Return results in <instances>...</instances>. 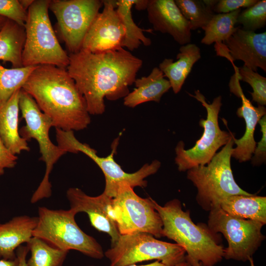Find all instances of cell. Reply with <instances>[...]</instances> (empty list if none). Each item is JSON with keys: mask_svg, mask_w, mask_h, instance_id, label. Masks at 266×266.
Segmentation results:
<instances>
[{"mask_svg": "<svg viewBox=\"0 0 266 266\" xmlns=\"http://www.w3.org/2000/svg\"><path fill=\"white\" fill-rule=\"evenodd\" d=\"M66 70L83 96L90 114L104 113V99L116 100L129 93L142 66L141 59L123 47L91 53L83 50L69 54Z\"/></svg>", "mask_w": 266, "mask_h": 266, "instance_id": "cell-1", "label": "cell"}, {"mask_svg": "<svg viewBox=\"0 0 266 266\" xmlns=\"http://www.w3.org/2000/svg\"><path fill=\"white\" fill-rule=\"evenodd\" d=\"M22 89L32 97L55 128L80 131L90 124L86 100L66 68L38 66Z\"/></svg>", "mask_w": 266, "mask_h": 266, "instance_id": "cell-2", "label": "cell"}, {"mask_svg": "<svg viewBox=\"0 0 266 266\" xmlns=\"http://www.w3.org/2000/svg\"><path fill=\"white\" fill-rule=\"evenodd\" d=\"M153 205L163 223V236L182 246L191 266H214L223 258L224 248L219 243L217 233L203 224L193 221L189 211L182 209L181 202L173 199L164 205L152 199Z\"/></svg>", "mask_w": 266, "mask_h": 266, "instance_id": "cell-3", "label": "cell"}, {"mask_svg": "<svg viewBox=\"0 0 266 266\" xmlns=\"http://www.w3.org/2000/svg\"><path fill=\"white\" fill-rule=\"evenodd\" d=\"M50 0H34L28 9L24 28L23 66L49 65L66 68L69 55L61 46L48 14Z\"/></svg>", "mask_w": 266, "mask_h": 266, "instance_id": "cell-4", "label": "cell"}, {"mask_svg": "<svg viewBox=\"0 0 266 266\" xmlns=\"http://www.w3.org/2000/svg\"><path fill=\"white\" fill-rule=\"evenodd\" d=\"M233 137V135L207 166L187 170V178L197 189V201L206 211L219 207L221 202L229 196L253 195L242 190L234 179L231 166Z\"/></svg>", "mask_w": 266, "mask_h": 266, "instance_id": "cell-5", "label": "cell"}, {"mask_svg": "<svg viewBox=\"0 0 266 266\" xmlns=\"http://www.w3.org/2000/svg\"><path fill=\"white\" fill-rule=\"evenodd\" d=\"M38 215L33 236L63 250H76L96 259L104 256L101 246L78 226L75 220L76 214L71 209L53 210L39 207Z\"/></svg>", "mask_w": 266, "mask_h": 266, "instance_id": "cell-6", "label": "cell"}, {"mask_svg": "<svg viewBox=\"0 0 266 266\" xmlns=\"http://www.w3.org/2000/svg\"><path fill=\"white\" fill-rule=\"evenodd\" d=\"M19 107L26 125L19 130L21 136L27 141L34 139L37 142L41 154L40 160L46 166L44 177L32 196L31 202L36 203L51 196L52 185L49 175L54 165L66 151L52 143L49 131L52 120L42 112L32 97L22 89L20 92Z\"/></svg>", "mask_w": 266, "mask_h": 266, "instance_id": "cell-7", "label": "cell"}, {"mask_svg": "<svg viewBox=\"0 0 266 266\" xmlns=\"http://www.w3.org/2000/svg\"><path fill=\"white\" fill-rule=\"evenodd\" d=\"M56 136L58 145L67 153L82 152L99 166L105 177V188L103 193L112 198L115 197L119 186L123 182L128 183L133 188L135 187H145L147 184L145 178L156 173L161 166L160 162L155 160L151 164L144 165L135 172L127 173L124 171L114 159L119 137L113 141L111 153L105 157H101L89 145L80 142L72 131L56 128Z\"/></svg>", "mask_w": 266, "mask_h": 266, "instance_id": "cell-8", "label": "cell"}, {"mask_svg": "<svg viewBox=\"0 0 266 266\" xmlns=\"http://www.w3.org/2000/svg\"><path fill=\"white\" fill-rule=\"evenodd\" d=\"M184 249L176 243L158 240L147 233L120 234L118 240L104 253L110 266H125L156 260L174 266L185 258Z\"/></svg>", "mask_w": 266, "mask_h": 266, "instance_id": "cell-9", "label": "cell"}, {"mask_svg": "<svg viewBox=\"0 0 266 266\" xmlns=\"http://www.w3.org/2000/svg\"><path fill=\"white\" fill-rule=\"evenodd\" d=\"M195 94L193 95L188 93L205 108L207 117L200 121V125L203 128V134L192 148L185 149L182 141L177 143L175 149V162L180 171L209 163L217 151L225 146L233 135L231 133L221 130L219 126L218 115L222 105V97L218 96L211 103H208L199 90L195 91Z\"/></svg>", "mask_w": 266, "mask_h": 266, "instance_id": "cell-10", "label": "cell"}, {"mask_svg": "<svg viewBox=\"0 0 266 266\" xmlns=\"http://www.w3.org/2000/svg\"><path fill=\"white\" fill-rule=\"evenodd\" d=\"M265 225L251 220L230 215L220 207L209 211L208 228L213 233H221L228 242L223 258L246 262L252 257L265 239L262 228Z\"/></svg>", "mask_w": 266, "mask_h": 266, "instance_id": "cell-11", "label": "cell"}, {"mask_svg": "<svg viewBox=\"0 0 266 266\" xmlns=\"http://www.w3.org/2000/svg\"><path fill=\"white\" fill-rule=\"evenodd\" d=\"M113 216L120 234L147 233L163 236V223L152 198H142L128 183L120 184L113 199Z\"/></svg>", "mask_w": 266, "mask_h": 266, "instance_id": "cell-12", "label": "cell"}, {"mask_svg": "<svg viewBox=\"0 0 266 266\" xmlns=\"http://www.w3.org/2000/svg\"><path fill=\"white\" fill-rule=\"evenodd\" d=\"M103 7L102 0H52L49 9L70 53L79 51L84 37Z\"/></svg>", "mask_w": 266, "mask_h": 266, "instance_id": "cell-13", "label": "cell"}, {"mask_svg": "<svg viewBox=\"0 0 266 266\" xmlns=\"http://www.w3.org/2000/svg\"><path fill=\"white\" fill-rule=\"evenodd\" d=\"M216 55L225 57L233 65L240 60L244 66L256 71L258 67L266 71V32L256 33L237 27L222 43H215Z\"/></svg>", "mask_w": 266, "mask_h": 266, "instance_id": "cell-14", "label": "cell"}, {"mask_svg": "<svg viewBox=\"0 0 266 266\" xmlns=\"http://www.w3.org/2000/svg\"><path fill=\"white\" fill-rule=\"evenodd\" d=\"M102 1V11L98 14L87 33L81 50L97 53L121 46L125 30L116 10V0Z\"/></svg>", "mask_w": 266, "mask_h": 266, "instance_id": "cell-15", "label": "cell"}, {"mask_svg": "<svg viewBox=\"0 0 266 266\" xmlns=\"http://www.w3.org/2000/svg\"><path fill=\"white\" fill-rule=\"evenodd\" d=\"M66 197L70 209L76 214H87L91 225L100 232L107 233L111 237V245L120 236L113 216V199L102 193L92 197L78 188H70L66 191Z\"/></svg>", "mask_w": 266, "mask_h": 266, "instance_id": "cell-16", "label": "cell"}, {"mask_svg": "<svg viewBox=\"0 0 266 266\" xmlns=\"http://www.w3.org/2000/svg\"><path fill=\"white\" fill-rule=\"evenodd\" d=\"M146 9L155 31L170 35L181 45L191 42V25L174 0H148Z\"/></svg>", "mask_w": 266, "mask_h": 266, "instance_id": "cell-17", "label": "cell"}, {"mask_svg": "<svg viewBox=\"0 0 266 266\" xmlns=\"http://www.w3.org/2000/svg\"><path fill=\"white\" fill-rule=\"evenodd\" d=\"M231 92L241 99L242 104L236 111L237 115L243 118L245 124L244 135L239 139L233 137L234 144L236 145L232 150V157L244 162L251 159L256 146L254 133L259 120L266 114L264 106H254L246 98L240 85L239 81L233 75L229 83Z\"/></svg>", "mask_w": 266, "mask_h": 266, "instance_id": "cell-18", "label": "cell"}, {"mask_svg": "<svg viewBox=\"0 0 266 266\" xmlns=\"http://www.w3.org/2000/svg\"><path fill=\"white\" fill-rule=\"evenodd\" d=\"M37 221V217L22 215L0 224V259H16V250L33 237Z\"/></svg>", "mask_w": 266, "mask_h": 266, "instance_id": "cell-19", "label": "cell"}, {"mask_svg": "<svg viewBox=\"0 0 266 266\" xmlns=\"http://www.w3.org/2000/svg\"><path fill=\"white\" fill-rule=\"evenodd\" d=\"M21 89L15 91L8 100L0 103V137L14 155L30 150L27 141L20 135L18 128Z\"/></svg>", "mask_w": 266, "mask_h": 266, "instance_id": "cell-20", "label": "cell"}, {"mask_svg": "<svg viewBox=\"0 0 266 266\" xmlns=\"http://www.w3.org/2000/svg\"><path fill=\"white\" fill-rule=\"evenodd\" d=\"M200 58V47L190 43L181 46L176 61L166 58L159 64V68L167 78L175 94L180 92L194 64Z\"/></svg>", "mask_w": 266, "mask_h": 266, "instance_id": "cell-21", "label": "cell"}, {"mask_svg": "<svg viewBox=\"0 0 266 266\" xmlns=\"http://www.w3.org/2000/svg\"><path fill=\"white\" fill-rule=\"evenodd\" d=\"M134 83L135 88L124 98V104L131 108L148 101L159 102L171 88L169 82L157 67L153 68L148 76L136 78Z\"/></svg>", "mask_w": 266, "mask_h": 266, "instance_id": "cell-22", "label": "cell"}, {"mask_svg": "<svg viewBox=\"0 0 266 266\" xmlns=\"http://www.w3.org/2000/svg\"><path fill=\"white\" fill-rule=\"evenodd\" d=\"M220 207L233 217L266 224V197L233 195L223 200Z\"/></svg>", "mask_w": 266, "mask_h": 266, "instance_id": "cell-23", "label": "cell"}, {"mask_svg": "<svg viewBox=\"0 0 266 266\" xmlns=\"http://www.w3.org/2000/svg\"><path fill=\"white\" fill-rule=\"evenodd\" d=\"M25 39L24 27L8 19L0 31V60L10 63L13 68L23 67Z\"/></svg>", "mask_w": 266, "mask_h": 266, "instance_id": "cell-24", "label": "cell"}, {"mask_svg": "<svg viewBox=\"0 0 266 266\" xmlns=\"http://www.w3.org/2000/svg\"><path fill=\"white\" fill-rule=\"evenodd\" d=\"M137 0H116V10L125 30V34L121 46L132 51L137 49L142 43L148 46L151 44V40L147 37L143 32H151L152 30H144L138 27L134 22L132 15V8Z\"/></svg>", "mask_w": 266, "mask_h": 266, "instance_id": "cell-25", "label": "cell"}, {"mask_svg": "<svg viewBox=\"0 0 266 266\" xmlns=\"http://www.w3.org/2000/svg\"><path fill=\"white\" fill-rule=\"evenodd\" d=\"M241 11L239 9L228 13L215 14L207 25L201 28L204 31V35L200 42L210 45L227 40L237 29L235 26Z\"/></svg>", "mask_w": 266, "mask_h": 266, "instance_id": "cell-26", "label": "cell"}, {"mask_svg": "<svg viewBox=\"0 0 266 266\" xmlns=\"http://www.w3.org/2000/svg\"><path fill=\"white\" fill-rule=\"evenodd\" d=\"M27 244L31 252L28 266H62L68 252L34 236Z\"/></svg>", "mask_w": 266, "mask_h": 266, "instance_id": "cell-27", "label": "cell"}, {"mask_svg": "<svg viewBox=\"0 0 266 266\" xmlns=\"http://www.w3.org/2000/svg\"><path fill=\"white\" fill-rule=\"evenodd\" d=\"M36 66L7 68L0 64V103L6 101L15 91L22 89Z\"/></svg>", "mask_w": 266, "mask_h": 266, "instance_id": "cell-28", "label": "cell"}, {"mask_svg": "<svg viewBox=\"0 0 266 266\" xmlns=\"http://www.w3.org/2000/svg\"><path fill=\"white\" fill-rule=\"evenodd\" d=\"M181 13L191 25V30L202 28L211 20L215 13L204 0H175Z\"/></svg>", "mask_w": 266, "mask_h": 266, "instance_id": "cell-29", "label": "cell"}, {"mask_svg": "<svg viewBox=\"0 0 266 266\" xmlns=\"http://www.w3.org/2000/svg\"><path fill=\"white\" fill-rule=\"evenodd\" d=\"M234 75L238 80L248 83L252 88L253 92H250L252 100L258 105L266 104V78L250 68L243 66L237 67L233 65Z\"/></svg>", "mask_w": 266, "mask_h": 266, "instance_id": "cell-30", "label": "cell"}, {"mask_svg": "<svg viewBox=\"0 0 266 266\" xmlns=\"http://www.w3.org/2000/svg\"><path fill=\"white\" fill-rule=\"evenodd\" d=\"M237 23L243 26L242 29L255 32L266 25V0H258L254 5L239 13Z\"/></svg>", "mask_w": 266, "mask_h": 266, "instance_id": "cell-31", "label": "cell"}, {"mask_svg": "<svg viewBox=\"0 0 266 266\" xmlns=\"http://www.w3.org/2000/svg\"><path fill=\"white\" fill-rule=\"evenodd\" d=\"M0 16L24 27L28 11L23 8L19 0H0Z\"/></svg>", "mask_w": 266, "mask_h": 266, "instance_id": "cell-32", "label": "cell"}, {"mask_svg": "<svg viewBox=\"0 0 266 266\" xmlns=\"http://www.w3.org/2000/svg\"><path fill=\"white\" fill-rule=\"evenodd\" d=\"M258 0H220L213 6L212 10L217 13H228L242 7L248 8L258 2Z\"/></svg>", "mask_w": 266, "mask_h": 266, "instance_id": "cell-33", "label": "cell"}, {"mask_svg": "<svg viewBox=\"0 0 266 266\" xmlns=\"http://www.w3.org/2000/svg\"><path fill=\"white\" fill-rule=\"evenodd\" d=\"M258 123L261 126L262 136L256 146L253 157L251 158L252 163L255 166L262 164L266 159V116H264Z\"/></svg>", "mask_w": 266, "mask_h": 266, "instance_id": "cell-34", "label": "cell"}, {"mask_svg": "<svg viewBox=\"0 0 266 266\" xmlns=\"http://www.w3.org/2000/svg\"><path fill=\"white\" fill-rule=\"evenodd\" d=\"M18 159L16 155L13 154L4 145L0 137V176L4 172L6 168H13Z\"/></svg>", "mask_w": 266, "mask_h": 266, "instance_id": "cell-35", "label": "cell"}, {"mask_svg": "<svg viewBox=\"0 0 266 266\" xmlns=\"http://www.w3.org/2000/svg\"><path fill=\"white\" fill-rule=\"evenodd\" d=\"M29 252L27 246L20 245L16 250V265L15 266H28L26 258Z\"/></svg>", "mask_w": 266, "mask_h": 266, "instance_id": "cell-36", "label": "cell"}, {"mask_svg": "<svg viewBox=\"0 0 266 266\" xmlns=\"http://www.w3.org/2000/svg\"><path fill=\"white\" fill-rule=\"evenodd\" d=\"M148 0H137L134 4L135 8L137 10H143L146 9Z\"/></svg>", "mask_w": 266, "mask_h": 266, "instance_id": "cell-37", "label": "cell"}, {"mask_svg": "<svg viewBox=\"0 0 266 266\" xmlns=\"http://www.w3.org/2000/svg\"><path fill=\"white\" fill-rule=\"evenodd\" d=\"M16 263V259L14 260L0 259V266H15Z\"/></svg>", "mask_w": 266, "mask_h": 266, "instance_id": "cell-38", "label": "cell"}, {"mask_svg": "<svg viewBox=\"0 0 266 266\" xmlns=\"http://www.w3.org/2000/svg\"><path fill=\"white\" fill-rule=\"evenodd\" d=\"M125 266H169L165 265L163 263H162L161 262L157 260L155 261L154 262H153L149 264L144 265H136L135 264H133V265H130Z\"/></svg>", "mask_w": 266, "mask_h": 266, "instance_id": "cell-39", "label": "cell"}, {"mask_svg": "<svg viewBox=\"0 0 266 266\" xmlns=\"http://www.w3.org/2000/svg\"><path fill=\"white\" fill-rule=\"evenodd\" d=\"M33 1L34 0H19L21 6L27 11Z\"/></svg>", "mask_w": 266, "mask_h": 266, "instance_id": "cell-40", "label": "cell"}, {"mask_svg": "<svg viewBox=\"0 0 266 266\" xmlns=\"http://www.w3.org/2000/svg\"><path fill=\"white\" fill-rule=\"evenodd\" d=\"M7 20H8L7 18L4 17L0 16V31L3 27V26L5 24Z\"/></svg>", "mask_w": 266, "mask_h": 266, "instance_id": "cell-41", "label": "cell"}, {"mask_svg": "<svg viewBox=\"0 0 266 266\" xmlns=\"http://www.w3.org/2000/svg\"><path fill=\"white\" fill-rule=\"evenodd\" d=\"M174 266H191V265L185 259L181 262L178 263Z\"/></svg>", "mask_w": 266, "mask_h": 266, "instance_id": "cell-42", "label": "cell"}, {"mask_svg": "<svg viewBox=\"0 0 266 266\" xmlns=\"http://www.w3.org/2000/svg\"></svg>", "mask_w": 266, "mask_h": 266, "instance_id": "cell-43", "label": "cell"}]
</instances>
